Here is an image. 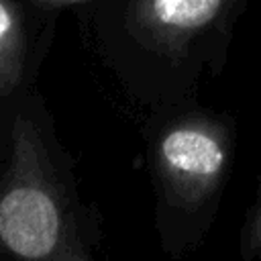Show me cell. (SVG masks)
I'll use <instances>...</instances> for the list:
<instances>
[{
	"label": "cell",
	"instance_id": "cell-5",
	"mask_svg": "<svg viewBox=\"0 0 261 261\" xmlns=\"http://www.w3.org/2000/svg\"><path fill=\"white\" fill-rule=\"evenodd\" d=\"M239 255L241 261H261V179L239 234Z\"/></svg>",
	"mask_w": 261,
	"mask_h": 261
},
{
	"label": "cell",
	"instance_id": "cell-1",
	"mask_svg": "<svg viewBox=\"0 0 261 261\" xmlns=\"http://www.w3.org/2000/svg\"><path fill=\"white\" fill-rule=\"evenodd\" d=\"M98 243L45 100L16 92L0 104V261H98Z\"/></svg>",
	"mask_w": 261,
	"mask_h": 261
},
{
	"label": "cell",
	"instance_id": "cell-4",
	"mask_svg": "<svg viewBox=\"0 0 261 261\" xmlns=\"http://www.w3.org/2000/svg\"><path fill=\"white\" fill-rule=\"evenodd\" d=\"M37 10L29 0H0V104L31 88L49 33H35Z\"/></svg>",
	"mask_w": 261,
	"mask_h": 261
},
{
	"label": "cell",
	"instance_id": "cell-2",
	"mask_svg": "<svg viewBox=\"0 0 261 261\" xmlns=\"http://www.w3.org/2000/svg\"><path fill=\"white\" fill-rule=\"evenodd\" d=\"M249 0H114L122 75L155 106L196 100L226 65Z\"/></svg>",
	"mask_w": 261,
	"mask_h": 261
},
{
	"label": "cell",
	"instance_id": "cell-3",
	"mask_svg": "<svg viewBox=\"0 0 261 261\" xmlns=\"http://www.w3.org/2000/svg\"><path fill=\"white\" fill-rule=\"evenodd\" d=\"M237 122L196 100L159 108L149 135L155 224L163 251L177 259L206 239L237 159Z\"/></svg>",
	"mask_w": 261,
	"mask_h": 261
},
{
	"label": "cell",
	"instance_id": "cell-6",
	"mask_svg": "<svg viewBox=\"0 0 261 261\" xmlns=\"http://www.w3.org/2000/svg\"><path fill=\"white\" fill-rule=\"evenodd\" d=\"M37 10L41 12H47V14H57L61 12L63 8H71L75 4H84V2H90V0H29Z\"/></svg>",
	"mask_w": 261,
	"mask_h": 261
}]
</instances>
